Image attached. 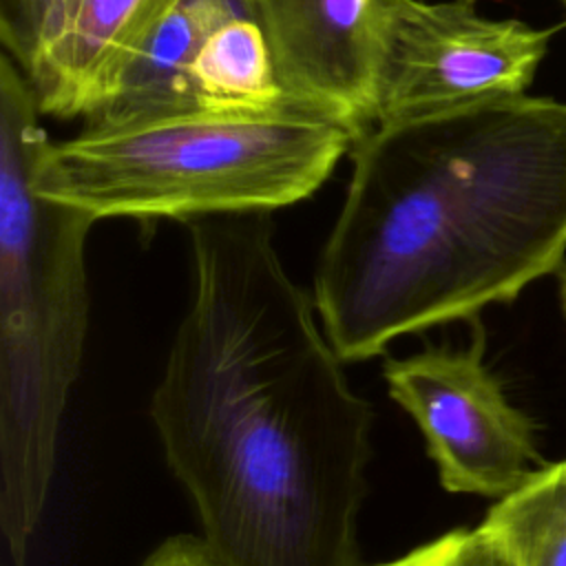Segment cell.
I'll return each instance as SVG.
<instances>
[{"mask_svg":"<svg viewBox=\"0 0 566 566\" xmlns=\"http://www.w3.org/2000/svg\"><path fill=\"white\" fill-rule=\"evenodd\" d=\"M190 294L150 416L219 566H365L371 405L268 214L190 219Z\"/></svg>","mask_w":566,"mask_h":566,"instance_id":"cell-1","label":"cell"},{"mask_svg":"<svg viewBox=\"0 0 566 566\" xmlns=\"http://www.w3.org/2000/svg\"><path fill=\"white\" fill-rule=\"evenodd\" d=\"M566 256V102L517 95L352 146L314 305L343 363L515 301Z\"/></svg>","mask_w":566,"mask_h":566,"instance_id":"cell-2","label":"cell"},{"mask_svg":"<svg viewBox=\"0 0 566 566\" xmlns=\"http://www.w3.org/2000/svg\"><path fill=\"white\" fill-rule=\"evenodd\" d=\"M20 66L0 55V531L22 564L42 517L88 332L95 219L33 186L49 142Z\"/></svg>","mask_w":566,"mask_h":566,"instance_id":"cell-3","label":"cell"},{"mask_svg":"<svg viewBox=\"0 0 566 566\" xmlns=\"http://www.w3.org/2000/svg\"><path fill=\"white\" fill-rule=\"evenodd\" d=\"M352 144L340 126L292 106L195 108L46 142L33 186L95 221L268 214L314 195Z\"/></svg>","mask_w":566,"mask_h":566,"instance_id":"cell-4","label":"cell"},{"mask_svg":"<svg viewBox=\"0 0 566 566\" xmlns=\"http://www.w3.org/2000/svg\"><path fill=\"white\" fill-rule=\"evenodd\" d=\"M553 33L475 0H387L376 126L526 95Z\"/></svg>","mask_w":566,"mask_h":566,"instance_id":"cell-5","label":"cell"},{"mask_svg":"<svg viewBox=\"0 0 566 566\" xmlns=\"http://www.w3.org/2000/svg\"><path fill=\"white\" fill-rule=\"evenodd\" d=\"M464 347L429 345L382 365L389 398L418 424L449 493L504 497L546 467L535 422L515 407L484 360L486 336L471 321Z\"/></svg>","mask_w":566,"mask_h":566,"instance_id":"cell-6","label":"cell"},{"mask_svg":"<svg viewBox=\"0 0 566 566\" xmlns=\"http://www.w3.org/2000/svg\"><path fill=\"white\" fill-rule=\"evenodd\" d=\"M248 7L287 106L340 126L354 144L376 128L387 0H248Z\"/></svg>","mask_w":566,"mask_h":566,"instance_id":"cell-7","label":"cell"},{"mask_svg":"<svg viewBox=\"0 0 566 566\" xmlns=\"http://www.w3.org/2000/svg\"><path fill=\"white\" fill-rule=\"evenodd\" d=\"M177 0H53L20 69L42 115L88 119Z\"/></svg>","mask_w":566,"mask_h":566,"instance_id":"cell-8","label":"cell"},{"mask_svg":"<svg viewBox=\"0 0 566 566\" xmlns=\"http://www.w3.org/2000/svg\"><path fill=\"white\" fill-rule=\"evenodd\" d=\"M239 15H250L248 0H177L126 64L108 99L86 119V126L201 108L190 75L192 64L206 40Z\"/></svg>","mask_w":566,"mask_h":566,"instance_id":"cell-9","label":"cell"},{"mask_svg":"<svg viewBox=\"0 0 566 566\" xmlns=\"http://www.w3.org/2000/svg\"><path fill=\"white\" fill-rule=\"evenodd\" d=\"M190 75L201 108L270 111L287 106L265 35L252 15H239L219 27L201 46Z\"/></svg>","mask_w":566,"mask_h":566,"instance_id":"cell-10","label":"cell"},{"mask_svg":"<svg viewBox=\"0 0 566 566\" xmlns=\"http://www.w3.org/2000/svg\"><path fill=\"white\" fill-rule=\"evenodd\" d=\"M482 526L502 542L515 566H566V460L542 467L500 497Z\"/></svg>","mask_w":566,"mask_h":566,"instance_id":"cell-11","label":"cell"},{"mask_svg":"<svg viewBox=\"0 0 566 566\" xmlns=\"http://www.w3.org/2000/svg\"><path fill=\"white\" fill-rule=\"evenodd\" d=\"M376 566H515V562L502 542L480 524L475 528H453Z\"/></svg>","mask_w":566,"mask_h":566,"instance_id":"cell-12","label":"cell"},{"mask_svg":"<svg viewBox=\"0 0 566 566\" xmlns=\"http://www.w3.org/2000/svg\"><path fill=\"white\" fill-rule=\"evenodd\" d=\"M53 0H0V42L20 69L29 64L40 24Z\"/></svg>","mask_w":566,"mask_h":566,"instance_id":"cell-13","label":"cell"},{"mask_svg":"<svg viewBox=\"0 0 566 566\" xmlns=\"http://www.w3.org/2000/svg\"><path fill=\"white\" fill-rule=\"evenodd\" d=\"M142 566H219L203 537L172 535L164 539Z\"/></svg>","mask_w":566,"mask_h":566,"instance_id":"cell-14","label":"cell"},{"mask_svg":"<svg viewBox=\"0 0 566 566\" xmlns=\"http://www.w3.org/2000/svg\"><path fill=\"white\" fill-rule=\"evenodd\" d=\"M559 301H562V310H564V318H566V268L562 270V276H559Z\"/></svg>","mask_w":566,"mask_h":566,"instance_id":"cell-15","label":"cell"},{"mask_svg":"<svg viewBox=\"0 0 566 566\" xmlns=\"http://www.w3.org/2000/svg\"><path fill=\"white\" fill-rule=\"evenodd\" d=\"M562 2H564V4H566V0H562Z\"/></svg>","mask_w":566,"mask_h":566,"instance_id":"cell-16","label":"cell"}]
</instances>
